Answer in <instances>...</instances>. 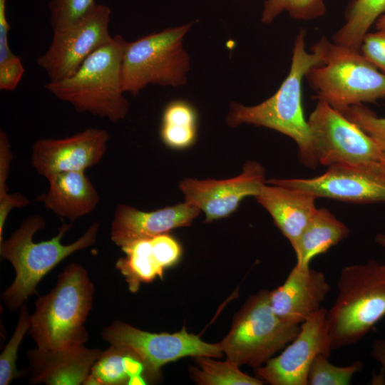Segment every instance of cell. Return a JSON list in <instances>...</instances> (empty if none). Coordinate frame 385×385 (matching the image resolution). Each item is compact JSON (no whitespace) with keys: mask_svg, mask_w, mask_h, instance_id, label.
Returning <instances> with one entry per match:
<instances>
[{"mask_svg":"<svg viewBox=\"0 0 385 385\" xmlns=\"http://www.w3.org/2000/svg\"><path fill=\"white\" fill-rule=\"evenodd\" d=\"M310 51H306L305 31L301 29L295 38L289 71L278 90L255 106L232 102L226 123L232 128L242 124L262 126L287 135L297 143L301 163L314 168L318 163L311 131L304 115L302 86L307 72L323 63L322 40L313 45Z\"/></svg>","mask_w":385,"mask_h":385,"instance_id":"cell-1","label":"cell"},{"mask_svg":"<svg viewBox=\"0 0 385 385\" xmlns=\"http://www.w3.org/2000/svg\"><path fill=\"white\" fill-rule=\"evenodd\" d=\"M45 225L42 216L30 215L8 240L0 242L1 257L11 262L16 272L13 283L2 294V299L9 310H16L29 296L37 294L36 288L39 281L62 260L93 245L100 227L98 222H93L78 240L63 245L62 237L72 226L71 223L63 224L51 239L34 242V234Z\"/></svg>","mask_w":385,"mask_h":385,"instance_id":"cell-2","label":"cell"},{"mask_svg":"<svg viewBox=\"0 0 385 385\" xmlns=\"http://www.w3.org/2000/svg\"><path fill=\"white\" fill-rule=\"evenodd\" d=\"M126 43L121 36H113L72 75L49 81L45 88L58 99L71 103L78 113H88L113 123L123 120L129 111L122 81Z\"/></svg>","mask_w":385,"mask_h":385,"instance_id":"cell-3","label":"cell"},{"mask_svg":"<svg viewBox=\"0 0 385 385\" xmlns=\"http://www.w3.org/2000/svg\"><path fill=\"white\" fill-rule=\"evenodd\" d=\"M94 292V284L83 266L71 263L65 267L54 288L38 298L31 315L29 333L37 348L57 350L84 344L88 339L84 323Z\"/></svg>","mask_w":385,"mask_h":385,"instance_id":"cell-4","label":"cell"},{"mask_svg":"<svg viewBox=\"0 0 385 385\" xmlns=\"http://www.w3.org/2000/svg\"><path fill=\"white\" fill-rule=\"evenodd\" d=\"M337 286L327 313L332 350L359 342L385 316V264L370 260L346 266Z\"/></svg>","mask_w":385,"mask_h":385,"instance_id":"cell-5","label":"cell"},{"mask_svg":"<svg viewBox=\"0 0 385 385\" xmlns=\"http://www.w3.org/2000/svg\"><path fill=\"white\" fill-rule=\"evenodd\" d=\"M323 63L311 68L305 78L317 97L342 111L348 106L385 97V74L359 52L322 38Z\"/></svg>","mask_w":385,"mask_h":385,"instance_id":"cell-6","label":"cell"},{"mask_svg":"<svg viewBox=\"0 0 385 385\" xmlns=\"http://www.w3.org/2000/svg\"><path fill=\"white\" fill-rule=\"evenodd\" d=\"M192 26L167 28L127 42L122 63L124 92L136 96L150 84H185L190 63L183 40Z\"/></svg>","mask_w":385,"mask_h":385,"instance_id":"cell-7","label":"cell"},{"mask_svg":"<svg viewBox=\"0 0 385 385\" xmlns=\"http://www.w3.org/2000/svg\"><path fill=\"white\" fill-rule=\"evenodd\" d=\"M270 291L260 290L246 300L220 343L227 359L257 369L292 342L300 324L285 322L270 304Z\"/></svg>","mask_w":385,"mask_h":385,"instance_id":"cell-8","label":"cell"},{"mask_svg":"<svg viewBox=\"0 0 385 385\" xmlns=\"http://www.w3.org/2000/svg\"><path fill=\"white\" fill-rule=\"evenodd\" d=\"M316 98L307 122L318 164L381 165L383 150L375 141L325 100Z\"/></svg>","mask_w":385,"mask_h":385,"instance_id":"cell-9","label":"cell"},{"mask_svg":"<svg viewBox=\"0 0 385 385\" xmlns=\"http://www.w3.org/2000/svg\"><path fill=\"white\" fill-rule=\"evenodd\" d=\"M102 337L111 345L129 349L144 364L147 379H155L165 364L184 356H205L220 358V343L210 344L190 334L183 327L180 332L151 333L116 320L105 327Z\"/></svg>","mask_w":385,"mask_h":385,"instance_id":"cell-10","label":"cell"},{"mask_svg":"<svg viewBox=\"0 0 385 385\" xmlns=\"http://www.w3.org/2000/svg\"><path fill=\"white\" fill-rule=\"evenodd\" d=\"M111 11L109 7L96 4L74 24L53 31L48 49L36 59L49 81H58L72 75L96 49L110 41Z\"/></svg>","mask_w":385,"mask_h":385,"instance_id":"cell-11","label":"cell"},{"mask_svg":"<svg viewBox=\"0 0 385 385\" xmlns=\"http://www.w3.org/2000/svg\"><path fill=\"white\" fill-rule=\"evenodd\" d=\"M327 313L322 307L302 322L297 335L280 354L255 369L257 376L272 385H308L309 370L315 357H329L332 351Z\"/></svg>","mask_w":385,"mask_h":385,"instance_id":"cell-12","label":"cell"},{"mask_svg":"<svg viewBox=\"0 0 385 385\" xmlns=\"http://www.w3.org/2000/svg\"><path fill=\"white\" fill-rule=\"evenodd\" d=\"M309 192L316 197L357 204L385 202V174L381 165H332L312 178L272 179L267 181Z\"/></svg>","mask_w":385,"mask_h":385,"instance_id":"cell-13","label":"cell"},{"mask_svg":"<svg viewBox=\"0 0 385 385\" xmlns=\"http://www.w3.org/2000/svg\"><path fill=\"white\" fill-rule=\"evenodd\" d=\"M265 170L255 160H248L237 176L225 180L186 178L179 188L187 202L202 211L205 222L229 216L248 196L255 197L266 184Z\"/></svg>","mask_w":385,"mask_h":385,"instance_id":"cell-14","label":"cell"},{"mask_svg":"<svg viewBox=\"0 0 385 385\" xmlns=\"http://www.w3.org/2000/svg\"><path fill=\"white\" fill-rule=\"evenodd\" d=\"M109 134L88 128L64 138H42L32 145L31 163L46 178L72 171H85L97 165L107 151Z\"/></svg>","mask_w":385,"mask_h":385,"instance_id":"cell-15","label":"cell"},{"mask_svg":"<svg viewBox=\"0 0 385 385\" xmlns=\"http://www.w3.org/2000/svg\"><path fill=\"white\" fill-rule=\"evenodd\" d=\"M200 212L187 202L151 212L119 204L111 222V238L122 247L139 240L168 233L175 228L189 226Z\"/></svg>","mask_w":385,"mask_h":385,"instance_id":"cell-16","label":"cell"},{"mask_svg":"<svg viewBox=\"0 0 385 385\" xmlns=\"http://www.w3.org/2000/svg\"><path fill=\"white\" fill-rule=\"evenodd\" d=\"M330 289L323 272L295 265L284 282L270 291V304L282 321L301 324L322 308Z\"/></svg>","mask_w":385,"mask_h":385,"instance_id":"cell-17","label":"cell"},{"mask_svg":"<svg viewBox=\"0 0 385 385\" xmlns=\"http://www.w3.org/2000/svg\"><path fill=\"white\" fill-rule=\"evenodd\" d=\"M121 250L125 255L118 260L115 267L132 292H136L141 283L162 279L164 270L175 264L181 255L179 243L168 234L139 240Z\"/></svg>","mask_w":385,"mask_h":385,"instance_id":"cell-18","label":"cell"},{"mask_svg":"<svg viewBox=\"0 0 385 385\" xmlns=\"http://www.w3.org/2000/svg\"><path fill=\"white\" fill-rule=\"evenodd\" d=\"M103 351L84 344L57 350L35 348L26 353L31 366L30 381L48 385L84 384Z\"/></svg>","mask_w":385,"mask_h":385,"instance_id":"cell-19","label":"cell"},{"mask_svg":"<svg viewBox=\"0 0 385 385\" xmlns=\"http://www.w3.org/2000/svg\"><path fill=\"white\" fill-rule=\"evenodd\" d=\"M270 185L265 184L255 198L294 248L317 210V197L303 190Z\"/></svg>","mask_w":385,"mask_h":385,"instance_id":"cell-20","label":"cell"},{"mask_svg":"<svg viewBox=\"0 0 385 385\" xmlns=\"http://www.w3.org/2000/svg\"><path fill=\"white\" fill-rule=\"evenodd\" d=\"M49 187L36 200L58 217L73 222L92 212L100 196L85 171L54 174L46 178Z\"/></svg>","mask_w":385,"mask_h":385,"instance_id":"cell-21","label":"cell"},{"mask_svg":"<svg viewBox=\"0 0 385 385\" xmlns=\"http://www.w3.org/2000/svg\"><path fill=\"white\" fill-rule=\"evenodd\" d=\"M146 382L143 361L129 349L111 345L93 365L84 385H139Z\"/></svg>","mask_w":385,"mask_h":385,"instance_id":"cell-22","label":"cell"},{"mask_svg":"<svg viewBox=\"0 0 385 385\" xmlns=\"http://www.w3.org/2000/svg\"><path fill=\"white\" fill-rule=\"evenodd\" d=\"M349 233L347 226L328 209H317L293 248L296 265L309 267L312 259L327 252L346 238Z\"/></svg>","mask_w":385,"mask_h":385,"instance_id":"cell-23","label":"cell"},{"mask_svg":"<svg viewBox=\"0 0 385 385\" xmlns=\"http://www.w3.org/2000/svg\"><path fill=\"white\" fill-rule=\"evenodd\" d=\"M385 12V0H354L345 14L346 22L332 36L333 42L359 51L369 28Z\"/></svg>","mask_w":385,"mask_h":385,"instance_id":"cell-24","label":"cell"},{"mask_svg":"<svg viewBox=\"0 0 385 385\" xmlns=\"http://www.w3.org/2000/svg\"><path fill=\"white\" fill-rule=\"evenodd\" d=\"M197 135V113L192 105L183 100L171 101L162 117L160 137L170 148L183 149L193 144Z\"/></svg>","mask_w":385,"mask_h":385,"instance_id":"cell-25","label":"cell"},{"mask_svg":"<svg viewBox=\"0 0 385 385\" xmlns=\"http://www.w3.org/2000/svg\"><path fill=\"white\" fill-rule=\"evenodd\" d=\"M212 357L197 356L195 361L197 367L192 366L190 372L192 379L201 385H261L263 381L247 375L235 363L226 359L216 361Z\"/></svg>","mask_w":385,"mask_h":385,"instance_id":"cell-26","label":"cell"},{"mask_svg":"<svg viewBox=\"0 0 385 385\" xmlns=\"http://www.w3.org/2000/svg\"><path fill=\"white\" fill-rule=\"evenodd\" d=\"M13 154L6 132L0 131V232L4 233V226L9 212L14 208H21L29 205V199L19 192H8L11 161Z\"/></svg>","mask_w":385,"mask_h":385,"instance_id":"cell-27","label":"cell"},{"mask_svg":"<svg viewBox=\"0 0 385 385\" xmlns=\"http://www.w3.org/2000/svg\"><path fill=\"white\" fill-rule=\"evenodd\" d=\"M328 358L324 354L315 357L309 370L308 385H349L354 375L363 368L359 360L339 366L332 364Z\"/></svg>","mask_w":385,"mask_h":385,"instance_id":"cell-28","label":"cell"},{"mask_svg":"<svg viewBox=\"0 0 385 385\" xmlns=\"http://www.w3.org/2000/svg\"><path fill=\"white\" fill-rule=\"evenodd\" d=\"M298 20H311L323 16L326 7L323 0H266L261 21L272 23L282 11Z\"/></svg>","mask_w":385,"mask_h":385,"instance_id":"cell-29","label":"cell"},{"mask_svg":"<svg viewBox=\"0 0 385 385\" xmlns=\"http://www.w3.org/2000/svg\"><path fill=\"white\" fill-rule=\"evenodd\" d=\"M19 320L16 329L6 346L0 355V384L8 385L11 381L21 376L16 369L17 351L19 346L31 326V315L26 304L21 306Z\"/></svg>","mask_w":385,"mask_h":385,"instance_id":"cell-30","label":"cell"},{"mask_svg":"<svg viewBox=\"0 0 385 385\" xmlns=\"http://www.w3.org/2000/svg\"><path fill=\"white\" fill-rule=\"evenodd\" d=\"M97 4L95 0H50V24L53 31L66 28L83 18Z\"/></svg>","mask_w":385,"mask_h":385,"instance_id":"cell-31","label":"cell"},{"mask_svg":"<svg viewBox=\"0 0 385 385\" xmlns=\"http://www.w3.org/2000/svg\"><path fill=\"white\" fill-rule=\"evenodd\" d=\"M341 113L369 135L382 150H385V118L379 117L363 104L348 106Z\"/></svg>","mask_w":385,"mask_h":385,"instance_id":"cell-32","label":"cell"},{"mask_svg":"<svg viewBox=\"0 0 385 385\" xmlns=\"http://www.w3.org/2000/svg\"><path fill=\"white\" fill-rule=\"evenodd\" d=\"M360 49L362 56L385 74V30L368 32L362 40Z\"/></svg>","mask_w":385,"mask_h":385,"instance_id":"cell-33","label":"cell"},{"mask_svg":"<svg viewBox=\"0 0 385 385\" xmlns=\"http://www.w3.org/2000/svg\"><path fill=\"white\" fill-rule=\"evenodd\" d=\"M6 0H0V71L23 66L20 58L14 55L9 44L10 26L6 14Z\"/></svg>","mask_w":385,"mask_h":385,"instance_id":"cell-34","label":"cell"},{"mask_svg":"<svg viewBox=\"0 0 385 385\" xmlns=\"http://www.w3.org/2000/svg\"><path fill=\"white\" fill-rule=\"evenodd\" d=\"M371 356L382 366L385 371V339H377L374 342Z\"/></svg>","mask_w":385,"mask_h":385,"instance_id":"cell-35","label":"cell"},{"mask_svg":"<svg viewBox=\"0 0 385 385\" xmlns=\"http://www.w3.org/2000/svg\"><path fill=\"white\" fill-rule=\"evenodd\" d=\"M376 242L383 249L385 252V234L379 233L375 237Z\"/></svg>","mask_w":385,"mask_h":385,"instance_id":"cell-36","label":"cell"},{"mask_svg":"<svg viewBox=\"0 0 385 385\" xmlns=\"http://www.w3.org/2000/svg\"><path fill=\"white\" fill-rule=\"evenodd\" d=\"M377 30H385V14L381 16L375 22Z\"/></svg>","mask_w":385,"mask_h":385,"instance_id":"cell-37","label":"cell"},{"mask_svg":"<svg viewBox=\"0 0 385 385\" xmlns=\"http://www.w3.org/2000/svg\"><path fill=\"white\" fill-rule=\"evenodd\" d=\"M381 168L384 173L385 174V150H383V157L381 161Z\"/></svg>","mask_w":385,"mask_h":385,"instance_id":"cell-38","label":"cell"}]
</instances>
